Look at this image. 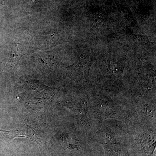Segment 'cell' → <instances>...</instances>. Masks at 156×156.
<instances>
[{
    "label": "cell",
    "instance_id": "52a82bcc",
    "mask_svg": "<svg viewBox=\"0 0 156 156\" xmlns=\"http://www.w3.org/2000/svg\"><path fill=\"white\" fill-rule=\"evenodd\" d=\"M22 56L20 52L17 44H14L11 49V53L9 60L6 65V67H12L17 64Z\"/></svg>",
    "mask_w": 156,
    "mask_h": 156
},
{
    "label": "cell",
    "instance_id": "3957f363",
    "mask_svg": "<svg viewBox=\"0 0 156 156\" xmlns=\"http://www.w3.org/2000/svg\"><path fill=\"white\" fill-rule=\"evenodd\" d=\"M104 140V148L106 156H118L122 151V146L117 140L116 137L108 130L101 132Z\"/></svg>",
    "mask_w": 156,
    "mask_h": 156
},
{
    "label": "cell",
    "instance_id": "8992f818",
    "mask_svg": "<svg viewBox=\"0 0 156 156\" xmlns=\"http://www.w3.org/2000/svg\"><path fill=\"white\" fill-rule=\"evenodd\" d=\"M139 145L143 151L147 156H153L156 147V136L154 133H146L139 136Z\"/></svg>",
    "mask_w": 156,
    "mask_h": 156
},
{
    "label": "cell",
    "instance_id": "6da1fadb",
    "mask_svg": "<svg viewBox=\"0 0 156 156\" xmlns=\"http://www.w3.org/2000/svg\"><path fill=\"white\" fill-rule=\"evenodd\" d=\"M92 63L90 50L85 49L74 63L64 68L68 76L76 83L81 85L88 80Z\"/></svg>",
    "mask_w": 156,
    "mask_h": 156
},
{
    "label": "cell",
    "instance_id": "277c9868",
    "mask_svg": "<svg viewBox=\"0 0 156 156\" xmlns=\"http://www.w3.org/2000/svg\"><path fill=\"white\" fill-rule=\"evenodd\" d=\"M0 133L4 134L9 139H14L17 137H23L30 139L34 142L38 143V141L35 139V131L27 124H23L19 128L10 131H0Z\"/></svg>",
    "mask_w": 156,
    "mask_h": 156
},
{
    "label": "cell",
    "instance_id": "7a4b0ae2",
    "mask_svg": "<svg viewBox=\"0 0 156 156\" xmlns=\"http://www.w3.org/2000/svg\"><path fill=\"white\" fill-rule=\"evenodd\" d=\"M88 102L92 114L96 119L101 121L108 118L123 119L119 106L112 100L105 97H95Z\"/></svg>",
    "mask_w": 156,
    "mask_h": 156
},
{
    "label": "cell",
    "instance_id": "5b68a950",
    "mask_svg": "<svg viewBox=\"0 0 156 156\" xmlns=\"http://www.w3.org/2000/svg\"><path fill=\"white\" fill-rule=\"evenodd\" d=\"M124 65L119 61L109 62L106 69V77L113 83H119L122 80Z\"/></svg>",
    "mask_w": 156,
    "mask_h": 156
}]
</instances>
